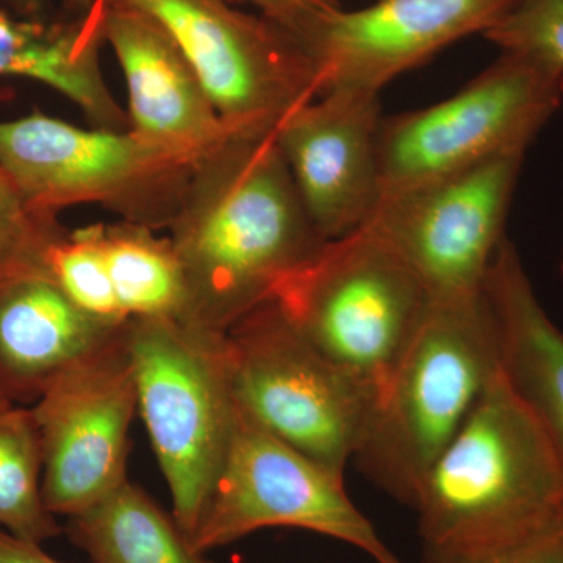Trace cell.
<instances>
[{"mask_svg": "<svg viewBox=\"0 0 563 563\" xmlns=\"http://www.w3.org/2000/svg\"><path fill=\"white\" fill-rule=\"evenodd\" d=\"M0 166L36 210L99 206L157 232L172 225L195 169L131 131L84 129L40 110L0 121Z\"/></svg>", "mask_w": 563, "mask_h": 563, "instance_id": "6", "label": "cell"}, {"mask_svg": "<svg viewBox=\"0 0 563 563\" xmlns=\"http://www.w3.org/2000/svg\"><path fill=\"white\" fill-rule=\"evenodd\" d=\"M484 292L498 321L501 368L563 466V332L539 301L517 247L504 240Z\"/></svg>", "mask_w": 563, "mask_h": 563, "instance_id": "18", "label": "cell"}, {"mask_svg": "<svg viewBox=\"0 0 563 563\" xmlns=\"http://www.w3.org/2000/svg\"><path fill=\"white\" fill-rule=\"evenodd\" d=\"M155 18L201 77L231 135H274L280 122L320 96L301 41L232 0H109Z\"/></svg>", "mask_w": 563, "mask_h": 563, "instance_id": "10", "label": "cell"}, {"mask_svg": "<svg viewBox=\"0 0 563 563\" xmlns=\"http://www.w3.org/2000/svg\"><path fill=\"white\" fill-rule=\"evenodd\" d=\"M0 563H65L52 558L38 543L18 539L0 529Z\"/></svg>", "mask_w": 563, "mask_h": 563, "instance_id": "27", "label": "cell"}, {"mask_svg": "<svg viewBox=\"0 0 563 563\" xmlns=\"http://www.w3.org/2000/svg\"><path fill=\"white\" fill-rule=\"evenodd\" d=\"M128 324L85 312L47 274L0 279V391L11 404L35 402L63 374L120 342Z\"/></svg>", "mask_w": 563, "mask_h": 563, "instance_id": "16", "label": "cell"}, {"mask_svg": "<svg viewBox=\"0 0 563 563\" xmlns=\"http://www.w3.org/2000/svg\"><path fill=\"white\" fill-rule=\"evenodd\" d=\"M128 346L172 514L191 537L235 429L228 335L172 318H132Z\"/></svg>", "mask_w": 563, "mask_h": 563, "instance_id": "5", "label": "cell"}, {"mask_svg": "<svg viewBox=\"0 0 563 563\" xmlns=\"http://www.w3.org/2000/svg\"><path fill=\"white\" fill-rule=\"evenodd\" d=\"M9 406H13V404H11L9 399H7L5 396H3V393L0 391V409H3V407Z\"/></svg>", "mask_w": 563, "mask_h": 563, "instance_id": "29", "label": "cell"}, {"mask_svg": "<svg viewBox=\"0 0 563 563\" xmlns=\"http://www.w3.org/2000/svg\"><path fill=\"white\" fill-rule=\"evenodd\" d=\"M250 3L285 31L302 41L329 14L342 9L339 0H240Z\"/></svg>", "mask_w": 563, "mask_h": 563, "instance_id": "26", "label": "cell"}, {"mask_svg": "<svg viewBox=\"0 0 563 563\" xmlns=\"http://www.w3.org/2000/svg\"><path fill=\"white\" fill-rule=\"evenodd\" d=\"M102 242L118 302L129 320L184 318L187 288L169 236L118 220L103 224Z\"/></svg>", "mask_w": 563, "mask_h": 563, "instance_id": "20", "label": "cell"}, {"mask_svg": "<svg viewBox=\"0 0 563 563\" xmlns=\"http://www.w3.org/2000/svg\"><path fill=\"white\" fill-rule=\"evenodd\" d=\"M422 547L509 542L563 512V466L503 368L422 481L412 506Z\"/></svg>", "mask_w": 563, "mask_h": 563, "instance_id": "2", "label": "cell"}, {"mask_svg": "<svg viewBox=\"0 0 563 563\" xmlns=\"http://www.w3.org/2000/svg\"><path fill=\"white\" fill-rule=\"evenodd\" d=\"M379 92L335 88L291 111L274 132L314 228L342 239L369 221L383 198Z\"/></svg>", "mask_w": 563, "mask_h": 563, "instance_id": "13", "label": "cell"}, {"mask_svg": "<svg viewBox=\"0 0 563 563\" xmlns=\"http://www.w3.org/2000/svg\"><path fill=\"white\" fill-rule=\"evenodd\" d=\"M515 0H377L336 10L303 40L320 95L335 88L380 92L455 41L484 33Z\"/></svg>", "mask_w": 563, "mask_h": 563, "instance_id": "14", "label": "cell"}, {"mask_svg": "<svg viewBox=\"0 0 563 563\" xmlns=\"http://www.w3.org/2000/svg\"><path fill=\"white\" fill-rule=\"evenodd\" d=\"M484 36L563 74V0H515Z\"/></svg>", "mask_w": 563, "mask_h": 563, "instance_id": "24", "label": "cell"}, {"mask_svg": "<svg viewBox=\"0 0 563 563\" xmlns=\"http://www.w3.org/2000/svg\"><path fill=\"white\" fill-rule=\"evenodd\" d=\"M499 369L498 321L484 290L429 299L354 457L361 472L412 509L433 461Z\"/></svg>", "mask_w": 563, "mask_h": 563, "instance_id": "3", "label": "cell"}, {"mask_svg": "<svg viewBox=\"0 0 563 563\" xmlns=\"http://www.w3.org/2000/svg\"><path fill=\"white\" fill-rule=\"evenodd\" d=\"M421 563H563V512L525 536L492 547L470 550L422 547Z\"/></svg>", "mask_w": 563, "mask_h": 563, "instance_id": "25", "label": "cell"}, {"mask_svg": "<svg viewBox=\"0 0 563 563\" xmlns=\"http://www.w3.org/2000/svg\"><path fill=\"white\" fill-rule=\"evenodd\" d=\"M562 102L563 74L501 52L451 98L383 118L377 136L383 196L501 155L526 154Z\"/></svg>", "mask_w": 563, "mask_h": 563, "instance_id": "7", "label": "cell"}, {"mask_svg": "<svg viewBox=\"0 0 563 563\" xmlns=\"http://www.w3.org/2000/svg\"><path fill=\"white\" fill-rule=\"evenodd\" d=\"M32 412L43 446L44 503L55 517L85 512L118 490L129 481V431L139 412L128 331L58 377Z\"/></svg>", "mask_w": 563, "mask_h": 563, "instance_id": "12", "label": "cell"}, {"mask_svg": "<svg viewBox=\"0 0 563 563\" xmlns=\"http://www.w3.org/2000/svg\"><path fill=\"white\" fill-rule=\"evenodd\" d=\"M68 235L58 214L32 207L0 166V279L22 274L52 276L54 252Z\"/></svg>", "mask_w": 563, "mask_h": 563, "instance_id": "22", "label": "cell"}, {"mask_svg": "<svg viewBox=\"0 0 563 563\" xmlns=\"http://www.w3.org/2000/svg\"><path fill=\"white\" fill-rule=\"evenodd\" d=\"M273 301L314 350L372 393L377 407L429 296L401 254L362 225L325 243Z\"/></svg>", "mask_w": 563, "mask_h": 563, "instance_id": "4", "label": "cell"}, {"mask_svg": "<svg viewBox=\"0 0 563 563\" xmlns=\"http://www.w3.org/2000/svg\"><path fill=\"white\" fill-rule=\"evenodd\" d=\"M66 532L92 563H214L192 548L173 514L131 481L68 518Z\"/></svg>", "mask_w": 563, "mask_h": 563, "instance_id": "19", "label": "cell"}, {"mask_svg": "<svg viewBox=\"0 0 563 563\" xmlns=\"http://www.w3.org/2000/svg\"><path fill=\"white\" fill-rule=\"evenodd\" d=\"M109 0H92L77 20L62 24L16 20L0 11V76L46 85L80 109L91 128L129 131L128 111L103 77Z\"/></svg>", "mask_w": 563, "mask_h": 563, "instance_id": "17", "label": "cell"}, {"mask_svg": "<svg viewBox=\"0 0 563 563\" xmlns=\"http://www.w3.org/2000/svg\"><path fill=\"white\" fill-rule=\"evenodd\" d=\"M0 529L43 544L60 536L43 496V446L29 407L0 409Z\"/></svg>", "mask_w": 563, "mask_h": 563, "instance_id": "21", "label": "cell"}, {"mask_svg": "<svg viewBox=\"0 0 563 563\" xmlns=\"http://www.w3.org/2000/svg\"><path fill=\"white\" fill-rule=\"evenodd\" d=\"M102 235L103 222L69 231L52 257V277L85 312L106 320L128 321L111 282Z\"/></svg>", "mask_w": 563, "mask_h": 563, "instance_id": "23", "label": "cell"}, {"mask_svg": "<svg viewBox=\"0 0 563 563\" xmlns=\"http://www.w3.org/2000/svg\"><path fill=\"white\" fill-rule=\"evenodd\" d=\"M526 154H507L384 195L365 225L401 254L429 299L484 290Z\"/></svg>", "mask_w": 563, "mask_h": 563, "instance_id": "11", "label": "cell"}, {"mask_svg": "<svg viewBox=\"0 0 563 563\" xmlns=\"http://www.w3.org/2000/svg\"><path fill=\"white\" fill-rule=\"evenodd\" d=\"M225 335L236 404L280 442L343 476L372 424V393L314 350L273 299Z\"/></svg>", "mask_w": 563, "mask_h": 563, "instance_id": "8", "label": "cell"}, {"mask_svg": "<svg viewBox=\"0 0 563 563\" xmlns=\"http://www.w3.org/2000/svg\"><path fill=\"white\" fill-rule=\"evenodd\" d=\"M168 236L187 288L180 321L220 333L272 301L329 242L274 135H231L196 163Z\"/></svg>", "mask_w": 563, "mask_h": 563, "instance_id": "1", "label": "cell"}, {"mask_svg": "<svg viewBox=\"0 0 563 563\" xmlns=\"http://www.w3.org/2000/svg\"><path fill=\"white\" fill-rule=\"evenodd\" d=\"M106 43L128 84L133 135L192 165L231 136L195 66L151 14L109 2Z\"/></svg>", "mask_w": 563, "mask_h": 563, "instance_id": "15", "label": "cell"}, {"mask_svg": "<svg viewBox=\"0 0 563 563\" xmlns=\"http://www.w3.org/2000/svg\"><path fill=\"white\" fill-rule=\"evenodd\" d=\"M266 528H296L354 547L376 563H404L333 473L252 420L236 404L220 474L190 537L199 553Z\"/></svg>", "mask_w": 563, "mask_h": 563, "instance_id": "9", "label": "cell"}, {"mask_svg": "<svg viewBox=\"0 0 563 563\" xmlns=\"http://www.w3.org/2000/svg\"><path fill=\"white\" fill-rule=\"evenodd\" d=\"M66 2H69L70 5L76 7V9H80L84 11L85 9H88V7L91 5L92 0H66Z\"/></svg>", "mask_w": 563, "mask_h": 563, "instance_id": "28", "label": "cell"}]
</instances>
